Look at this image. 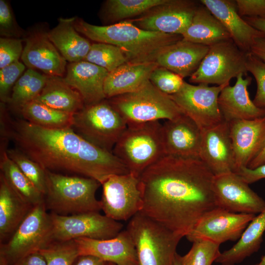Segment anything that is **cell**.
<instances>
[{"label":"cell","mask_w":265,"mask_h":265,"mask_svg":"<svg viewBox=\"0 0 265 265\" xmlns=\"http://www.w3.org/2000/svg\"><path fill=\"white\" fill-rule=\"evenodd\" d=\"M214 175L199 159L165 155L139 176L142 214L182 237L216 207Z\"/></svg>","instance_id":"cell-1"},{"label":"cell","mask_w":265,"mask_h":265,"mask_svg":"<svg viewBox=\"0 0 265 265\" xmlns=\"http://www.w3.org/2000/svg\"><path fill=\"white\" fill-rule=\"evenodd\" d=\"M2 136L10 138L19 150L44 169L82 175L101 185L112 175L129 173L113 153L95 145L72 128L47 129L26 120L11 121Z\"/></svg>","instance_id":"cell-2"},{"label":"cell","mask_w":265,"mask_h":265,"mask_svg":"<svg viewBox=\"0 0 265 265\" xmlns=\"http://www.w3.org/2000/svg\"><path fill=\"white\" fill-rule=\"evenodd\" d=\"M76 29L97 43L115 45L123 52L127 63L155 62L164 48L183 39L180 34L149 31L125 21L111 25L96 26L75 17Z\"/></svg>","instance_id":"cell-3"},{"label":"cell","mask_w":265,"mask_h":265,"mask_svg":"<svg viewBox=\"0 0 265 265\" xmlns=\"http://www.w3.org/2000/svg\"><path fill=\"white\" fill-rule=\"evenodd\" d=\"M47 210L61 215H69L102 210L96 192L101 185L88 177L70 176L45 170Z\"/></svg>","instance_id":"cell-4"},{"label":"cell","mask_w":265,"mask_h":265,"mask_svg":"<svg viewBox=\"0 0 265 265\" xmlns=\"http://www.w3.org/2000/svg\"><path fill=\"white\" fill-rule=\"evenodd\" d=\"M159 121L127 126L112 152L129 171L139 177L165 155Z\"/></svg>","instance_id":"cell-5"},{"label":"cell","mask_w":265,"mask_h":265,"mask_svg":"<svg viewBox=\"0 0 265 265\" xmlns=\"http://www.w3.org/2000/svg\"><path fill=\"white\" fill-rule=\"evenodd\" d=\"M127 126L175 119L183 113L170 98L147 80L136 90L109 99Z\"/></svg>","instance_id":"cell-6"},{"label":"cell","mask_w":265,"mask_h":265,"mask_svg":"<svg viewBox=\"0 0 265 265\" xmlns=\"http://www.w3.org/2000/svg\"><path fill=\"white\" fill-rule=\"evenodd\" d=\"M126 230L136 251L138 265H173L177 245L183 238L140 212Z\"/></svg>","instance_id":"cell-7"},{"label":"cell","mask_w":265,"mask_h":265,"mask_svg":"<svg viewBox=\"0 0 265 265\" xmlns=\"http://www.w3.org/2000/svg\"><path fill=\"white\" fill-rule=\"evenodd\" d=\"M52 241V220L44 202L34 206L9 239L0 244V265H13Z\"/></svg>","instance_id":"cell-8"},{"label":"cell","mask_w":265,"mask_h":265,"mask_svg":"<svg viewBox=\"0 0 265 265\" xmlns=\"http://www.w3.org/2000/svg\"><path fill=\"white\" fill-rule=\"evenodd\" d=\"M127 127L121 114L106 99L85 105L73 115L72 128L76 132L111 152Z\"/></svg>","instance_id":"cell-9"},{"label":"cell","mask_w":265,"mask_h":265,"mask_svg":"<svg viewBox=\"0 0 265 265\" xmlns=\"http://www.w3.org/2000/svg\"><path fill=\"white\" fill-rule=\"evenodd\" d=\"M247 53L231 39L211 46L189 81L197 84L229 85L232 78L240 74L246 75Z\"/></svg>","instance_id":"cell-10"},{"label":"cell","mask_w":265,"mask_h":265,"mask_svg":"<svg viewBox=\"0 0 265 265\" xmlns=\"http://www.w3.org/2000/svg\"><path fill=\"white\" fill-rule=\"evenodd\" d=\"M53 241H68L79 238L106 239L116 237L123 225L99 212L69 215L51 212Z\"/></svg>","instance_id":"cell-11"},{"label":"cell","mask_w":265,"mask_h":265,"mask_svg":"<svg viewBox=\"0 0 265 265\" xmlns=\"http://www.w3.org/2000/svg\"><path fill=\"white\" fill-rule=\"evenodd\" d=\"M102 210L117 221L130 220L140 212L142 197L139 177L132 173L114 175L102 184Z\"/></svg>","instance_id":"cell-12"},{"label":"cell","mask_w":265,"mask_h":265,"mask_svg":"<svg viewBox=\"0 0 265 265\" xmlns=\"http://www.w3.org/2000/svg\"><path fill=\"white\" fill-rule=\"evenodd\" d=\"M227 85H193L184 81L180 90L169 96L184 114L203 130L223 120L218 99L220 92Z\"/></svg>","instance_id":"cell-13"},{"label":"cell","mask_w":265,"mask_h":265,"mask_svg":"<svg viewBox=\"0 0 265 265\" xmlns=\"http://www.w3.org/2000/svg\"><path fill=\"white\" fill-rule=\"evenodd\" d=\"M200 4V1L192 0H166L143 15L126 21L145 30L182 35Z\"/></svg>","instance_id":"cell-14"},{"label":"cell","mask_w":265,"mask_h":265,"mask_svg":"<svg viewBox=\"0 0 265 265\" xmlns=\"http://www.w3.org/2000/svg\"><path fill=\"white\" fill-rule=\"evenodd\" d=\"M256 215L235 213L219 207L206 212L186 237L193 242L208 240L220 244L238 239Z\"/></svg>","instance_id":"cell-15"},{"label":"cell","mask_w":265,"mask_h":265,"mask_svg":"<svg viewBox=\"0 0 265 265\" xmlns=\"http://www.w3.org/2000/svg\"><path fill=\"white\" fill-rule=\"evenodd\" d=\"M212 190L216 207L255 215L265 210L264 200L236 172L214 175Z\"/></svg>","instance_id":"cell-16"},{"label":"cell","mask_w":265,"mask_h":265,"mask_svg":"<svg viewBox=\"0 0 265 265\" xmlns=\"http://www.w3.org/2000/svg\"><path fill=\"white\" fill-rule=\"evenodd\" d=\"M199 159L214 175L236 172V164L228 122L202 130Z\"/></svg>","instance_id":"cell-17"},{"label":"cell","mask_w":265,"mask_h":265,"mask_svg":"<svg viewBox=\"0 0 265 265\" xmlns=\"http://www.w3.org/2000/svg\"><path fill=\"white\" fill-rule=\"evenodd\" d=\"M229 123L236 172L247 167L265 146V116L252 120H234Z\"/></svg>","instance_id":"cell-18"},{"label":"cell","mask_w":265,"mask_h":265,"mask_svg":"<svg viewBox=\"0 0 265 265\" xmlns=\"http://www.w3.org/2000/svg\"><path fill=\"white\" fill-rule=\"evenodd\" d=\"M24 40L21 58L26 66L39 70L48 76H64L66 60L49 39L48 32H32Z\"/></svg>","instance_id":"cell-19"},{"label":"cell","mask_w":265,"mask_h":265,"mask_svg":"<svg viewBox=\"0 0 265 265\" xmlns=\"http://www.w3.org/2000/svg\"><path fill=\"white\" fill-rule=\"evenodd\" d=\"M161 132L165 155L199 159L202 130L189 117L183 114L166 120Z\"/></svg>","instance_id":"cell-20"},{"label":"cell","mask_w":265,"mask_h":265,"mask_svg":"<svg viewBox=\"0 0 265 265\" xmlns=\"http://www.w3.org/2000/svg\"><path fill=\"white\" fill-rule=\"evenodd\" d=\"M79 255H92L116 265H138L133 240L126 230L106 239L79 238L74 239Z\"/></svg>","instance_id":"cell-21"},{"label":"cell","mask_w":265,"mask_h":265,"mask_svg":"<svg viewBox=\"0 0 265 265\" xmlns=\"http://www.w3.org/2000/svg\"><path fill=\"white\" fill-rule=\"evenodd\" d=\"M239 74L234 86L228 85L220 92L218 104L223 119L229 122L234 120H252L265 116V108L255 106L249 95L248 86L252 78Z\"/></svg>","instance_id":"cell-22"},{"label":"cell","mask_w":265,"mask_h":265,"mask_svg":"<svg viewBox=\"0 0 265 265\" xmlns=\"http://www.w3.org/2000/svg\"><path fill=\"white\" fill-rule=\"evenodd\" d=\"M108 73L102 67L83 60L67 65L63 78L67 84L79 92L85 106L90 105L106 99L104 85Z\"/></svg>","instance_id":"cell-23"},{"label":"cell","mask_w":265,"mask_h":265,"mask_svg":"<svg viewBox=\"0 0 265 265\" xmlns=\"http://www.w3.org/2000/svg\"><path fill=\"white\" fill-rule=\"evenodd\" d=\"M199 1L220 22L230 34L232 40L242 51L249 53L254 39L263 34L239 15L235 0Z\"/></svg>","instance_id":"cell-24"},{"label":"cell","mask_w":265,"mask_h":265,"mask_svg":"<svg viewBox=\"0 0 265 265\" xmlns=\"http://www.w3.org/2000/svg\"><path fill=\"white\" fill-rule=\"evenodd\" d=\"M209 47L182 39L164 48L158 55L155 62L183 79L190 77L199 67Z\"/></svg>","instance_id":"cell-25"},{"label":"cell","mask_w":265,"mask_h":265,"mask_svg":"<svg viewBox=\"0 0 265 265\" xmlns=\"http://www.w3.org/2000/svg\"><path fill=\"white\" fill-rule=\"evenodd\" d=\"M159 65L155 62L132 64L126 63L109 72L104 83L106 98L134 91L147 80Z\"/></svg>","instance_id":"cell-26"},{"label":"cell","mask_w":265,"mask_h":265,"mask_svg":"<svg viewBox=\"0 0 265 265\" xmlns=\"http://www.w3.org/2000/svg\"><path fill=\"white\" fill-rule=\"evenodd\" d=\"M34 206L21 198L0 174V244L7 241Z\"/></svg>","instance_id":"cell-27"},{"label":"cell","mask_w":265,"mask_h":265,"mask_svg":"<svg viewBox=\"0 0 265 265\" xmlns=\"http://www.w3.org/2000/svg\"><path fill=\"white\" fill-rule=\"evenodd\" d=\"M74 20L60 18L57 26L48 32L49 39L70 63L84 60L92 45L76 29Z\"/></svg>","instance_id":"cell-28"},{"label":"cell","mask_w":265,"mask_h":265,"mask_svg":"<svg viewBox=\"0 0 265 265\" xmlns=\"http://www.w3.org/2000/svg\"><path fill=\"white\" fill-rule=\"evenodd\" d=\"M182 36L185 40L209 47L231 39L220 22L201 2Z\"/></svg>","instance_id":"cell-29"},{"label":"cell","mask_w":265,"mask_h":265,"mask_svg":"<svg viewBox=\"0 0 265 265\" xmlns=\"http://www.w3.org/2000/svg\"><path fill=\"white\" fill-rule=\"evenodd\" d=\"M265 232V210L255 215L238 242L229 249L221 252L215 262L221 265H235L257 252Z\"/></svg>","instance_id":"cell-30"},{"label":"cell","mask_w":265,"mask_h":265,"mask_svg":"<svg viewBox=\"0 0 265 265\" xmlns=\"http://www.w3.org/2000/svg\"><path fill=\"white\" fill-rule=\"evenodd\" d=\"M35 101L53 109L72 114L85 106L81 95L67 84L62 77L48 76L46 83Z\"/></svg>","instance_id":"cell-31"},{"label":"cell","mask_w":265,"mask_h":265,"mask_svg":"<svg viewBox=\"0 0 265 265\" xmlns=\"http://www.w3.org/2000/svg\"><path fill=\"white\" fill-rule=\"evenodd\" d=\"M19 111L25 120L39 127L50 129L72 128L74 114L53 109L35 100L25 104Z\"/></svg>","instance_id":"cell-32"},{"label":"cell","mask_w":265,"mask_h":265,"mask_svg":"<svg viewBox=\"0 0 265 265\" xmlns=\"http://www.w3.org/2000/svg\"><path fill=\"white\" fill-rule=\"evenodd\" d=\"M0 173L15 192L24 201L35 206L44 202L41 193L9 158L6 150L2 148L0 160Z\"/></svg>","instance_id":"cell-33"},{"label":"cell","mask_w":265,"mask_h":265,"mask_svg":"<svg viewBox=\"0 0 265 265\" xmlns=\"http://www.w3.org/2000/svg\"><path fill=\"white\" fill-rule=\"evenodd\" d=\"M166 0H107L103 6L101 18L107 25L139 17Z\"/></svg>","instance_id":"cell-34"},{"label":"cell","mask_w":265,"mask_h":265,"mask_svg":"<svg viewBox=\"0 0 265 265\" xmlns=\"http://www.w3.org/2000/svg\"><path fill=\"white\" fill-rule=\"evenodd\" d=\"M48 76L28 68L15 84L9 103L20 110L25 104L34 100L43 89Z\"/></svg>","instance_id":"cell-35"},{"label":"cell","mask_w":265,"mask_h":265,"mask_svg":"<svg viewBox=\"0 0 265 265\" xmlns=\"http://www.w3.org/2000/svg\"><path fill=\"white\" fill-rule=\"evenodd\" d=\"M84 60L102 67L108 72L127 63L119 47L103 43L92 44Z\"/></svg>","instance_id":"cell-36"},{"label":"cell","mask_w":265,"mask_h":265,"mask_svg":"<svg viewBox=\"0 0 265 265\" xmlns=\"http://www.w3.org/2000/svg\"><path fill=\"white\" fill-rule=\"evenodd\" d=\"M6 152L9 158L16 164L22 173L45 196L47 192L45 170L20 150L8 149L6 150Z\"/></svg>","instance_id":"cell-37"},{"label":"cell","mask_w":265,"mask_h":265,"mask_svg":"<svg viewBox=\"0 0 265 265\" xmlns=\"http://www.w3.org/2000/svg\"><path fill=\"white\" fill-rule=\"evenodd\" d=\"M39 252L45 258L47 265H73L79 256L75 240L53 241Z\"/></svg>","instance_id":"cell-38"},{"label":"cell","mask_w":265,"mask_h":265,"mask_svg":"<svg viewBox=\"0 0 265 265\" xmlns=\"http://www.w3.org/2000/svg\"><path fill=\"white\" fill-rule=\"evenodd\" d=\"M219 246L208 240L195 241L189 251L181 256V265H212L221 253Z\"/></svg>","instance_id":"cell-39"},{"label":"cell","mask_w":265,"mask_h":265,"mask_svg":"<svg viewBox=\"0 0 265 265\" xmlns=\"http://www.w3.org/2000/svg\"><path fill=\"white\" fill-rule=\"evenodd\" d=\"M149 80L160 91L168 95L177 92L184 82L183 78L178 74L159 66L151 73Z\"/></svg>","instance_id":"cell-40"},{"label":"cell","mask_w":265,"mask_h":265,"mask_svg":"<svg viewBox=\"0 0 265 265\" xmlns=\"http://www.w3.org/2000/svg\"><path fill=\"white\" fill-rule=\"evenodd\" d=\"M246 69L254 77L257 83V91L253 102L257 107L265 108V62L248 53Z\"/></svg>","instance_id":"cell-41"},{"label":"cell","mask_w":265,"mask_h":265,"mask_svg":"<svg viewBox=\"0 0 265 265\" xmlns=\"http://www.w3.org/2000/svg\"><path fill=\"white\" fill-rule=\"evenodd\" d=\"M25 69L26 65L19 61L0 69V99L2 103L9 102L12 89Z\"/></svg>","instance_id":"cell-42"},{"label":"cell","mask_w":265,"mask_h":265,"mask_svg":"<svg viewBox=\"0 0 265 265\" xmlns=\"http://www.w3.org/2000/svg\"><path fill=\"white\" fill-rule=\"evenodd\" d=\"M22 30L18 26L10 5L7 0H0V34L1 37L20 38Z\"/></svg>","instance_id":"cell-43"},{"label":"cell","mask_w":265,"mask_h":265,"mask_svg":"<svg viewBox=\"0 0 265 265\" xmlns=\"http://www.w3.org/2000/svg\"><path fill=\"white\" fill-rule=\"evenodd\" d=\"M23 49L21 39L0 37V69L19 61Z\"/></svg>","instance_id":"cell-44"},{"label":"cell","mask_w":265,"mask_h":265,"mask_svg":"<svg viewBox=\"0 0 265 265\" xmlns=\"http://www.w3.org/2000/svg\"><path fill=\"white\" fill-rule=\"evenodd\" d=\"M238 13L242 18H265V0H236Z\"/></svg>","instance_id":"cell-45"},{"label":"cell","mask_w":265,"mask_h":265,"mask_svg":"<svg viewBox=\"0 0 265 265\" xmlns=\"http://www.w3.org/2000/svg\"><path fill=\"white\" fill-rule=\"evenodd\" d=\"M236 173H238L247 184H252L265 178V164L254 169L242 167Z\"/></svg>","instance_id":"cell-46"},{"label":"cell","mask_w":265,"mask_h":265,"mask_svg":"<svg viewBox=\"0 0 265 265\" xmlns=\"http://www.w3.org/2000/svg\"><path fill=\"white\" fill-rule=\"evenodd\" d=\"M13 265H47L46 260L40 252L28 255Z\"/></svg>","instance_id":"cell-47"},{"label":"cell","mask_w":265,"mask_h":265,"mask_svg":"<svg viewBox=\"0 0 265 265\" xmlns=\"http://www.w3.org/2000/svg\"><path fill=\"white\" fill-rule=\"evenodd\" d=\"M250 53L265 62V35L264 34L254 39Z\"/></svg>","instance_id":"cell-48"},{"label":"cell","mask_w":265,"mask_h":265,"mask_svg":"<svg viewBox=\"0 0 265 265\" xmlns=\"http://www.w3.org/2000/svg\"><path fill=\"white\" fill-rule=\"evenodd\" d=\"M73 265H108V262L92 255H79Z\"/></svg>","instance_id":"cell-49"},{"label":"cell","mask_w":265,"mask_h":265,"mask_svg":"<svg viewBox=\"0 0 265 265\" xmlns=\"http://www.w3.org/2000/svg\"><path fill=\"white\" fill-rule=\"evenodd\" d=\"M243 19L251 26L265 35V18L243 17Z\"/></svg>","instance_id":"cell-50"},{"label":"cell","mask_w":265,"mask_h":265,"mask_svg":"<svg viewBox=\"0 0 265 265\" xmlns=\"http://www.w3.org/2000/svg\"><path fill=\"white\" fill-rule=\"evenodd\" d=\"M265 164V146L260 153L247 166L250 169H254Z\"/></svg>","instance_id":"cell-51"},{"label":"cell","mask_w":265,"mask_h":265,"mask_svg":"<svg viewBox=\"0 0 265 265\" xmlns=\"http://www.w3.org/2000/svg\"><path fill=\"white\" fill-rule=\"evenodd\" d=\"M180 257L181 256L177 253L175 256L173 265H181Z\"/></svg>","instance_id":"cell-52"},{"label":"cell","mask_w":265,"mask_h":265,"mask_svg":"<svg viewBox=\"0 0 265 265\" xmlns=\"http://www.w3.org/2000/svg\"><path fill=\"white\" fill-rule=\"evenodd\" d=\"M255 265H265V255L262 257L261 261Z\"/></svg>","instance_id":"cell-53"},{"label":"cell","mask_w":265,"mask_h":265,"mask_svg":"<svg viewBox=\"0 0 265 265\" xmlns=\"http://www.w3.org/2000/svg\"><path fill=\"white\" fill-rule=\"evenodd\" d=\"M108 265H116L112 263H108Z\"/></svg>","instance_id":"cell-54"}]
</instances>
